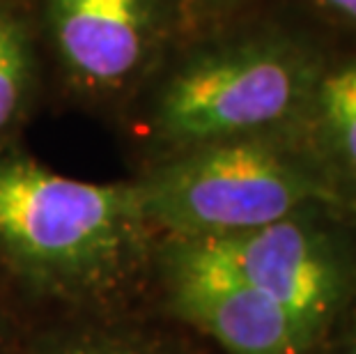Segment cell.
<instances>
[{"mask_svg":"<svg viewBox=\"0 0 356 354\" xmlns=\"http://www.w3.org/2000/svg\"><path fill=\"white\" fill-rule=\"evenodd\" d=\"M136 184L58 175L26 154H0V269L37 299L106 306L149 260Z\"/></svg>","mask_w":356,"mask_h":354,"instance_id":"cell-1","label":"cell"},{"mask_svg":"<svg viewBox=\"0 0 356 354\" xmlns=\"http://www.w3.org/2000/svg\"><path fill=\"white\" fill-rule=\"evenodd\" d=\"M136 189L168 239L253 230L338 202L324 166L269 131L177 150Z\"/></svg>","mask_w":356,"mask_h":354,"instance_id":"cell-2","label":"cell"},{"mask_svg":"<svg viewBox=\"0 0 356 354\" xmlns=\"http://www.w3.org/2000/svg\"><path fill=\"white\" fill-rule=\"evenodd\" d=\"M320 56L287 35L257 33L202 49L161 86L152 127L177 150L271 131L313 99Z\"/></svg>","mask_w":356,"mask_h":354,"instance_id":"cell-3","label":"cell"},{"mask_svg":"<svg viewBox=\"0 0 356 354\" xmlns=\"http://www.w3.org/2000/svg\"><path fill=\"white\" fill-rule=\"evenodd\" d=\"M315 212L306 209L253 230L165 242L271 297L315 345L352 292L350 260Z\"/></svg>","mask_w":356,"mask_h":354,"instance_id":"cell-4","label":"cell"},{"mask_svg":"<svg viewBox=\"0 0 356 354\" xmlns=\"http://www.w3.org/2000/svg\"><path fill=\"white\" fill-rule=\"evenodd\" d=\"M170 311L228 354H308L313 343L274 299L165 242L159 251Z\"/></svg>","mask_w":356,"mask_h":354,"instance_id":"cell-5","label":"cell"},{"mask_svg":"<svg viewBox=\"0 0 356 354\" xmlns=\"http://www.w3.org/2000/svg\"><path fill=\"white\" fill-rule=\"evenodd\" d=\"M47 24L60 60L81 86L115 90L152 54L161 0H47Z\"/></svg>","mask_w":356,"mask_h":354,"instance_id":"cell-6","label":"cell"},{"mask_svg":"<svg viewBox=\"0 0 356 354\" xmlns=\"http://www.w3.org/2000/svg\"><path fill=\"white\" fill-rule=\"evenodd\" d=\"M24 354H184V350L159 329L99 320L49 331Z\"/></svg>","mask_w":356,"mask_h":354,"instance_id":"cell-7","label":"cell"},{"mask_svg":"<svg viewBox=\"0 0 356 354\" xmlns=\"http://www.w3.org/2000/svg\"><path fill=\"white\" fill-rule=\"evenodd\" d=\"M315 102L329 147L356 179V58L322 74Z\"/></svg>","mask_w":356,"mask_h":354,"instance_id":"cell-8","label":"cell"},{"mask_svg":"<svg viewBox=\"0 0 356 354\" xmlns=\"http://www.w3.org/2000/svg\"><path fill=\"white\" fill-rule=\"evenodd\" d=\"M33 79V54L28 30L17 14L0 10V134L26 104Z\"/></svg>","mask_w":356,"mask_h":354,"instance_id":"cell-9","label":"cell"},{"mask_svg":"<svg viewBox=\"0 0 356 354\" xmlns=\"http://www.w3.org/2000/svg\"><path fill=\"white\" fill-rule=\"evenodd\" d=\"M244 0H181V7H184L186 17L195 21V24H202V21L223 17L225 12L239 7Z\"/></svg>","mask_w":356,"mask_h":354,"instance_id":"cell-10","label":"cell"},{"mask_svg":"<svg viewBox=\"0 0 356 354\" xmlns=\"http://www.w3.org/2000/svg\"><path fill=\"white\" fill-rule=\"evenodd\" d=\"M324 7H329L331 12L340 14L347 21H354L356 24V0H320Z\"/></svg>","mask_w":356,"mask_h":354,"instance_id":"cell-11","label":"cell"},{"mask_svg":"<svg viewBox=\"0 0 356 354\" xmlns=\"http://www.w3.org/2000/svg\"><path fill=\"white\" fill-rule=\"evenodd\" d=\"M340 354H356V311H354V320L350 322V327H347Z\"/></svg>","mask_w":356,"mask_h":354,"instance_id":"cell-12","label":"cell"},{"mask_svg":"<svg viewBox=\"0 0 356 354\" xmlns=\"http://www.w3.org/2000/svg\"><path fill=\"white\" fill-rule=\"evenodd\" d=\"M5 352V327H3V318H0V354Z\"/></svg>","mask_w":356,"mask_h":354,"instance_id":"cell-13","label":"cell"}]
</instances>
